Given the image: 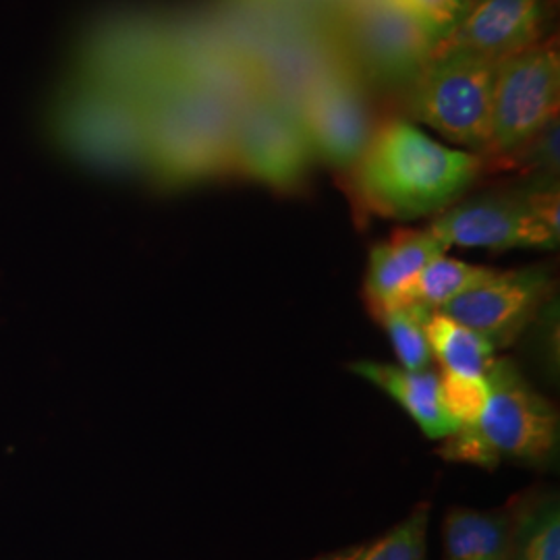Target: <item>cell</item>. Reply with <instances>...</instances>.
<instances>
[{
	"label": "cell",
	"mask_w": 560,
	"mask_h": 560,
	"mask_svg": "<svg viewBox=\"0 0 560 560\" xmlns=\"http://www.w3.org/2000/svg\"><path fill=\"white\" fill-rule=\"evenodd\" d=\"M481 171L478 154L442 145L413 120L390 119L376 127L349 180L353 198L370 214L418 221L459 201Z\"/></svg>",
	"instance_id": "6da1fadb"
},
{
	"label": "cell",
	"mask_w": 560,
	"mask_h": 560,
	"mask_svg": "<svg viewBox=\"0 0 560 560\" xmlns=\"http://www.w3.org/2000/svg\"><path fill=\"white\" fill-rule=\"evenodd\" d=\"M143 122V173L177 189L235 177L233 122L226 108L166 71L136 96Z\"/></svg>",
	"instance_id": "7a4b0ae2"
},
{
	"label": "cell",
	"mask_w": 560,
	"mask_h": 560,
	"mask_svg": "<svg viewBox=\"0 0 560 560\" xmlns=\"http://www.w3.org/2000/svg\"><path fill=\"white\" fill-rule=\"evenodd\" d=\"M486 381L490 393L480 418L441 441L442 459L486 469L506 460L532 467L550 465L559 451L555 405L527 382L513 360L494 358Z\"/></svg>",
	"instance_id": "3957f363"
},
{
	"label": "cell",
	"mask_w": 560,
	"mask_h": 560,
	"mask_svg": "<svg viewBox=\"0 0 560 560\" xmlns=\"http://www.w3.org/2000/svg\"><path fill=\"white\" fill-rule=\"evenodd\" d=\"M497 65L465 50H434L407 90L409 117L483 156L492 133Z\"/></svg>",
	"instance_id": "277c9868"
},
{
	"label": "cell",
	"mask_w": 560,
	"mask_h": 560,
	"mask_svg": "<svg viewBox=\"0 0 560 560\" xmlns=\"http://www.w3.org/2000/svg\"><path fill=\"white\" fill-rule=\"evenodd\" d=\"M340 46L363 83L381 90H409L436 38L397 0H360L337 20Z\"/></svg>",
	"instance_id": "5b68a950"
},
{
	"label": "cell",
	"mask_w": 560,
	"mask_h": 560,
	"mask_svg": "<svg viewBox=\"0 0 560 560\" xmlns=\"http://www.w3.org/2000/svg\"><path fill=\"white\" fill-rule=\"evenodd\" d=\"M560 52L544 40L497 65L492 96V133L481 161H499L525 145L559 119Z\"/></svg>",
	"instance_id": "8992f818"
},
{
	"label": "cell",
	"mask_w": 560,
	"mask_h": 560,
	"mask_svg": "<svg viewBox=\"0 0 560 560\" xmlns=\"http://www.w3.org/2000/svg\"><path fill=\"white\" fill-rule=\"evenodd\" d=\"M235 175L277 194H298L310 179L314 152L300 113L258 92L235 113Z\"/></svg>",
	"instance_id": "52a82bcc"
},
{
	"label": "cell",
	"mask_w": 560,
	"mask_h": 560,
	"mask_svg": "<svg viewBox=\"0 0 560 560\" xmlns=\"http://www.w3.org/2000/svg\"><path fill=\"white\" fill-rule=\"evenodd\" d=\"M298 113L316 162L349 177L376 133L368 85L351 62L326 71L305 92Z\"/></svg>",
	"instance_id": "ba28073f"
},
{
	"label": "cell",
	"mask_w": 560,
	"mask_h": 560,
	"mask_svg": "<svg viewBox=\"0 0 560 560\" xmlns=\"http://www.w3.org/2000/svg\"><path fill=\"white\" fill-rule=\"evenodd\" d=\"M425 229L446 249H557L560 241V233L548 229L534 212L523 183L455 201Z\"/></svg>",
	"instance_id": "9c48e42d"
},
{
	"label": "cell",
	"mask_w": 560,
	"mask_h": 560,
	"mask_svg": "<svg viewBox=\"0 0 560 560\" xmlns=\"http://www.w3.org/2000/svg\"><path fill=\"white\" fill-rule=\"evenodd\" d=\"M555 279L544 266L494 270L480 284L446 303L442 314L476 330L494 349L511 347L552 301Z\"/></svg>",
	"instance_id": "30bf717a"
},
{
	"label": "cell",
	"mask_w": 560,
	"mask_h": 560,
	"mask_svg": "<svg viewBox=\"0 0 560 560\" xmlns=\"http://www.w3.org/2000/svg\"><path fill=\"white\" fill-rule=\"evenodd\" d=\"M548 7V0H474L434 50H465L501 62L544 40Z\"/></svg>",
	"instance_id": "8fae6325"
},
{
	"label": "cell",
	"mask_w": 560,
	"mask_h": 560,
	"mask_svg": "<svg viewBox=\"0 0 560 560\" xmlns=\"http://www.w3.org/2000/svg\"><path fill=\"white\" fill-rule=\"evenodd\" d=\"M446 247L428 229H399L370 249L363 295L368 310L378 318L395 307L407 284Z\"/></svg>",
	"instance_id": "7c38bea8"
},
{
	"label": "cell",
	"mask_w": 560,
	"mask_h": 560,
	"mask_svg": "<svg viewBox=\"0 0 560 560\" xmlns=\"http://www.w3.org/2000/svg\"><path fill=\"white\" fill-rule=\"evenodd\" d=\"M349 368L395 400L428 439L444 441L459 428L442 405L441 376L436 370L411 372L400 365L370 360L355 361Z\"/></svg>",
	"instance_id": "4fadbf2b"
},
{
	"label": "cell",
	"mask_w": 560,
	"mask_h": 560,
	"mask_svg": "<svg viewBox=\"0 0 560 560\" xmlns=\"http://www.w3.org/2000/svg\"><path fill=\"white\" fill-rule=\"evenodd\" d=\"M511 506L476 511L455 506L442 521L444 560H511Z\"/></svg>",
	"instance_id": "5bb4252c"
},
{
	"label": "cell",
	"mask_w": 560,
	"mask_h": 560,
	"mask_svg": "<svg viewBox=\"0 0 560 560\" xmlns=\"http://www.w3.org/2000/svg\"><path fill=\"white\" fill-rule=\"evenodd\" d=\"M511 560H560V504L555 492L511 504Z\"/></svg>",
	"instance_id": "9a60e30c"
},
{
	"label": "cell",
	"mask_w": 560,
	"mask_h": 560,
	"mask_svg": "<svg viewBox=\"0 0 560 560\" xmlns=\"http://www.w3.org/2000/svg\"><path fill=\"white\" fill-rule=\"evenodd\" d=\"M425 337L441 370L483 376L497 358L490 340L442 312H430L425 318Z\"/></svg>",
	"instance_id": "2e32d148"
},
{
	"label": "cell",
	"mask_w": 560,
	"mask_h": 560,
	"mask_svg": "<svg viewBox=\"0 0 560 560\" xmlns=\"http://www.w3.org/2000/svg\"><path fill=\"white\" fill-rule=\"evenodd\" d=\"M492 272V268L448 258L446 254H442L407 284L395 307L420 305L430 312H439L446 303L457 300L465 291L488 279Z\"/></svg>",
	"instance_id": "e0dca14e"
},
{
	"label": "cell",
	"mask_w": 560,
	"mask_h": 560,
	"mask_svg": "<svg viewBox=\"0 0 560 560\" xmlns=\"http://www.w3.org/2000/svg\"><path fill=\"white\" fill-rule=\"evenodd\" d=\"M428 527L430 504L421 502L381 538L314 560H428Z\"/></svg>",
	"instance_id": "ac0fdd59"
},
{
	"label": "cell",
	"mask_w": 560,
	"mask_h": 560,
	"mask_svg": "<svg viewBox=\"0 0 560 560\" xmlns=\"http://www.w3.org/2000/svg\"><path fill=\"white\" fill-rule=\"evenodd\" d=\"M430 310L420 305H399L381 314V322L400 368L418 372L432 368V351L425 337V318Z\"/></svg>",
	"instance_id": "d6986e66"
},
{
	"label": "cell",
	"mask_w": 560,
	"mask_h": 560,
	"mask_svg": "<svg viewBox=\"0 0 560 560\" xmlns=\"http://www.w3.org/2000/svg\"><path fill=\"white\" fill-rule=\"evenodd\" d=\"M490 164L517 168L525 179H559V119L548 122L517 152Z\"/></svg>",
	"instance_id": "ffe728a7"
},
{
	"label": "cell",
	"mask_w": 560,
	"mask_h": 560,
	"mask_svg": "<svg viewBox=\"0 0 560 560\" xmlns=\"http://www.w3.org/2000/svg\"><path fill=\"white\" fill-rule=\"evenodd\" d=\"M442 405L446 413L457 421V425L476 423L488 400L486 374H459L441 370Z\"/></svg>",
	"instance_id": "44dd1931"
},
{
	"label": "cell",
	"mask_w": 560,
	"mask_h": 560,
	"mask_svg": "<svg viewBox=\"0 0 560 560\" xmlns=\"http://www.w3.org/2000/svg\"><path fill=\"white\" fill-rule=\"evenodd\" d=\"M421 25L436 38L444 40L463 18L474 0H397Z\"/></svg>",
	"instance_id": "7402d4cb"
},
{
	"label": "cell",
	"mask_w": 560,
	"mask_h": 560,
	"mask_svg": "<svg viewBox=\"0 0 560 560\" xmlns=\"http://www.w3.org/2000/svg\"><path fill=\"white\" fill-rule=\"evenodd\" d=\"M552 2H555V4H557V2H559V0H548V4H552Z\"/></svg>",
	"instance_id": "603a6c76"
}]
</instances>
